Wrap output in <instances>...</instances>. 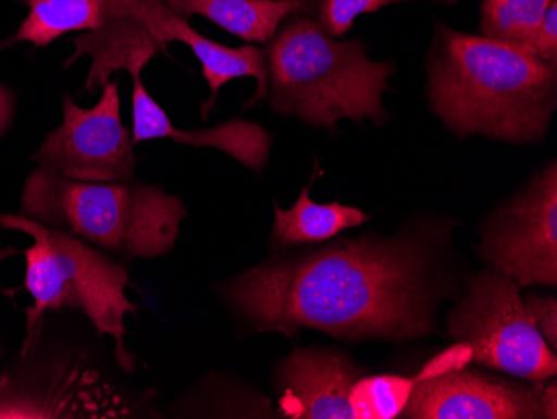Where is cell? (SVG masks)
<instances>
[{"mask_svg":"<svg viewBox=\"0 0 557 419\" xmlns=\"http://www.w3.org/2000/svg\"><path fill=\"white\" fill-rule=\"evenodd\" d=\"M227 299L259 333L409 340L431 330L421 258L399 243L329 246L272 258L231 281Z\"/></svg>","mask_w":557,"mask_h":419,"instance_id":"6da1fadb","label":"cell"},{"mask_svg":"<svg viewBox=\"0 0 557 419\" xmlns=\"http://www.w3.org/2000/svg\"><path fill=\"white\" fill-rule=\"evenodd\" d=\"M428 90L458 136L537 143L556 111L557 71L533 52L437 24Z\"/></svg>","mask_w":557,"mask_h":419,"instance_id":"7a4b0ae2","label":"cell"},{"mask_svg":"<svg viewBox=\"0 0 557 419\" xmlns=\"http://www.w3.org/2000/svg\"><path fill=\"white\" fill-rule=\"evenodd\" d=\"M47 311L25 333L17 358L0 368V419L147 418L154 393L109 356L104 337L81 319L71 324Z\"/></svg>","mask_w":557,"mask_h":419,"instance_id":"3957f363","label":"cell"},{"mask_svg":"<svg viewBox=\"0 0 557 419\" xmlns=\"http://www.w3.org/2000/svg\"><path fill=\"white\" fill-rule=\"evenodd\" d=\"M268 99L277 114L336 131L339 119H386L381 97L394 67L359 40H336L311 15H287L265 47Z\"/></svg>","mask_w":557,"mask_h":419,"instance_id":"277c9868","label":"cell"},{"mask_svg":"<svg viewBox=\"0 0 557 419\" xmlns=\"http://www.w3.org/2000/svg\"><path fill=\"white\" fill-rule=\"evenodd\" d=\"M21 214L133 259L168 255L187 215L183 199L136 183H81L36 171L25 181Z\"/></svg>","mask_w":557,"mask_h":419,"instance_id":"5b68a950","label":"cell"},{"mask_svg":"<svg viewBox=\"0 0 557 419\" xmlns=\"http://www.w3.org/2000/svg\"><path fill=\"white\" fill-rule=\"evenodd\" d=\"M0 226L34 239L33 248L24 252L25 287L34 298L25 309V333L44 312H77L102 336L111 337L122 368L136 374V358L125 346V316L137 312L125 293L131 286L127 268L92 244L24 214H2Z\"/></svg>","mask_w":557,"mask_h":419,"instance_id":"8992f818","label":"cell"},{"mask_svg":"<svg viewBox=\"0 0 557 419\" xmlns=\"http://www.w3.org/2000/svg\"><path fill=\"white\" fill-rule=\"evenodd\" d=\"M449 331L487 368L536 384L556 377V355L525 309L519 284L500 271L471 281Z\"/></svg>","mask_w":557,"mask_h":419,"instance_id":"52a82bcc","label":"cell"},{"mask_svg":"<svg viewBox=\"0 0 557 419\" xmlns=\"http://www.w3.org/2000/svg\"><path fill=\"white\" fill-rule=\"evenodd\" d=\"M92 108L62 99V124L46 137L36 155L37 168L81 183H134L137 158L133 134L121 115L117 83L109 81Z\"/></svg>","mask_w":557,"mask_h":419,"instance_id":"ba28073f","label":"cell"},{"mask_svg":"<svg viewBox=\"0 0 557 419\" xmlns=\"http://www.w3.org/2000/svg\"><path fill=\"white\" fill-rule=\"evenodd\" d=\"M483 255L497 271L521 286H556V164H550L497 215L484 237Z\"/></svg>","mask_w":557,"mask_h":419,"instance_id":"9c48e42d","label":"cell"},{"mask_svg":"<svg viewBox=\"0 0 557 419\" xmlns=\"http://www.w3.org/2000/svg\"><path fill=\"white\" fill-rule=\"evenodd\" d=\"M556 402V384L519 386L456 368L422 380L400 415L414 419H554Z\"/></svg>","mask_w":557,"mask_h":419,"instance_id":"30bf717a","label":"cell"},{"mask_svg":"<svg viewBox=\"0 0 557 419\" xmlns=\"http://www.w3.org/2000/svg\"><path fill=\"white\" fill-rule=\"evenodd\" d=\"M172 15L164 0H108L100 26L72 40L75 52L65 65L90 58L84 87L90 94L104 89L114 72L140 76L159 52H168Z\"/></svg>","mask_w":557,"mask_h":419,"instance_id":"8fae6325","label":"cell"},{"mask_svg":"<svg viewBox=\"0 0 557 419\" xmlns=\"http://www.w3.org/2000/svg\"><path fill=\"white\" fill-rule=\"evenodd\" d=\"M359 378L358 369L336 353L296 349L275 374L278 411L296 419H356L349 393Z\"/></svg>","mask_w":557,"mask_h":419,"instance_id":"7c38bea8","label":"cell"},{"mask_svg":"<svg viewBox=\"0 0 557 419\" xmlns=\"http://www.w3.org/2000/svg\"><path fill=\"white\" fill-rule=\"evenodd\" d=\"M133 143L171 139L194 147H214L246 168L262 172L271 156L272 136L258 122L234 119L211 130L184 131L174 126L164 109L144 87L140 76L133 77Z\"/></svg>","mask_w":557,"mask_h":419,"instance_id":"4fadbf2b","label":"cell"},{"mask_svg":"<svg viewBox=\"0 0 557 419\" xmlns=\"http://www.w3.org/2000/svg\"><path fill=\"white\" fill-rule=\"evenodd\" d=\"M169 36H171V42L175 40L189 46L190 51L202 65V74L211 89V99L202 106L205 118H208V112L214 108L221 87L240 77H255L258 81V90L247 106L264 99L268 94V61H265V52L255 44H246L243 47L222 46L197 33L187 19L181 17L175 12L172 15Z\"/></svg>","mask_w":557,"mask_h":419,"instance_id":"5bb4252c","label":"cell"},{"mask_svg":"<svg viewBox=\"0 0 557 419\" xmlns=\"http://www.w3.org/2000/svg\"><path fill=\"white\" fill-rule=\"evenodd\" d=\"M169 9L189 19L202 15L247 44H268L287 15L299 12L297 0H164Z\"/></svg>","mask_w":557,"mask_h":419,"instance_id":"9a60e30c","label":"cell"},{"mask_svg":"<svg viewBox=\"0 0 557 419\" xmlns=\"http://www.w3.org/2000/svg\"><path fill=\"white\" fill-rule=\"evenodd\" d=\"M311 187H304L293 208L275 206L272 239L281 246H300V244L322 243L333 239L349 227L361 226L369 215L361 209L343 206L339 202L319 205L311 199Z\"/></svg>","mask_w":557,"mask_h":419,"instance_id":"2e32d148","label":"cell"},{"mask_svg":"<svg viewBox=\"0 0 557 419\" xmlns=\"http://www.w3.org/2000/svg\"><path fill=\"white\" fill-rule=\"evenodd\" d=\"M29 14L12 44L46 47L69 33H89L104 19L108 0H25Z\"/></svg>","mask_w":557,"mask_h":419,"instance_id":"e0dca14e","label":"cell"},{"mask_svg":"<svg viewBox=\"0 0 557 419\" xmlns=\"http://www.w3.org/2000/svg\"><path fill=\"white\" fill-rule=\"evenodd\" d=\"M447 355L431 362L414 380L397 377L359 378L350 387L349 402L356 419H389L404 411L412 391L425 378L454 369Z\"/></svg>","mask_w":557,"mask_h":419,"instance_id":"ac0fdd59","label":"cell"},{"mask_svg":"<svg viewBox=\"0 0 557 419\" xmlns=\"http://www.w3.org/2000/svg\"><path fill=\"white\" fill-rule=\"evenodd\" d=\"M554 0H484L481 30L484 37L533 52L537 30Z\"/></svg>","mask_w":557,"mask_h":419,"instance_id":"d6986e66","label":"cell"},{"mask_svg":"<svg viewBox=\"0 0 557 419\" xmlns=\"http://www.w3.org/2000/svg\"><path fill=\"white\" fill-rule=\"evenodd\" d=\"M299 12L314 17L324 27L329 36L341 37L352 29L354 21L359 15L372 14L391 4L404 0H297ZM453 2V0H447Z\"/></svg>","mask_w":557,"mask_h":419,"instance_id":"ffe728a7","label":"cell"},{"mask_svg":"<svg viewBox=\"0 0 557 419\" xmlns=\"http://www.w3.org/2000/svg\"><path fill=\"white\" fill-rule=\"evenodd\" d=\"M525 309L533 318L540 333L543 334L546 343L550 344V349L557 346V299L541 298L531 294L524 299Z\"/></svg>","mask_w":557,"mask_h":419,"instance_id":"44dd1931","label":"cell"},{"mask_svg":"<svg viewBox=\"0 0 557 419\" xmlns=\"http://www.w3.org/2000/svg\"><path fill=\"white\" fill-rule=\"evenodd\" d=\"M534 54L546 62V64L556 65L557 62V2L554 0L537 30L536 40H534Z\"/></svg>","mask_w":557,"mask_h":419,"instance_id":"7402d4cb","label":"cell"},{"mask_svg":"<svg viewBox=\"0 0 557 419\" xmlns=\"http://www.w3.org/2000/svg\"><path fill=\"white\" fill-rule=\"evenodd\" d=\"M15 111V96L9 87L0 83V136L11 126Z\"/></svg>","mask_w":557,"mask_h":419,"instance_id":"603a6c76","label":"cell"},{"mask_svg":"<svg viewBox=\"0 0 557 419\" xmlns=\"http://www.w3.org/2000/svg\"><path fill=\"white\" fill-rule=\"evenodd\" d=\"M4 356H5L4 341H2V336H0V368H2V365H4Z\"/></svg>","mask_w":557,"mask_h":419,"instance_id":"cb8c5ba5","label":"cell"}]
</instances>
